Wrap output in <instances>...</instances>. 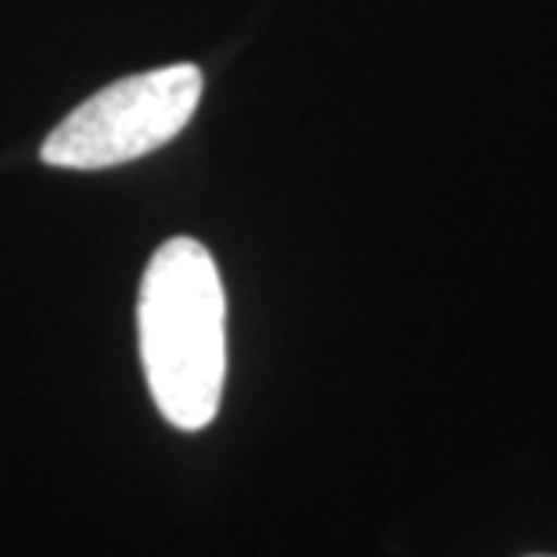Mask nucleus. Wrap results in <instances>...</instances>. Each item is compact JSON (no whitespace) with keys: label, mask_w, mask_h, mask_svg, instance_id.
<instances>
[{"label":"nucleus","mask_w":557,"mask_h":557,"mask_svg":"<svg viewBox=\"0 0 557 557\" xmlns=\"http://www.w3.org/2000/svg\"><path fill=\"white\" fill-rule=\"evenodd\" d=\"M137 331L159 413L173 429L201 432L216 418L227 374V299L206 245L173 238L151 256Z\"/></svg>","instance_id":"obj_1"},{"label":"nucleus","mask_w":557,"mask_h":557,"mask_svg":"<svg viewBox=\"0 0 557 557\" xmlns=\"http://www.w3.org/2000/svg\"><path fill=\"white\" fill-rule=\"evenodd\" d=\"M201 101L198 65L126 76L83 101L44 140L40 159L58 170H109L134 162L181 134Z\"/></svg>","instance_id":"obj_2"},{"label":"nucleus","mask_w":557,"mask_h":557,"mask_svg":"<svg viewBox=\"0 0 557 557\" xmlns=\"http://www.w3.org/2000/svg\"><path fill=\"white\" fill-rule=\"evenodd\" d=\"M532 557H550V554H532Z\"/></svg>","instance_id":"obj_3"}]
</instances>
